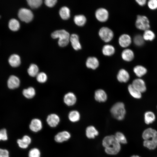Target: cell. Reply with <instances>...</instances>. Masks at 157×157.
Wrapping results in <instances>:
<instances>
[{"mask_svg":"<svg viewBox=\"0 0 157 157\" xmlns=\"http://www.w3.org/2000/svg\"><path fill=\"white\" fill-rule=\"evenodd\" d=\"M126 112L124 105L121 102L116 103L110 109V112L112 116L115 118L119 120L124 119Z\"/></svg>","mask_w":157,"mask_h":157,"instance_id":"277c9868","label":"cell"},{"mask_svg":"<svg viewBox=\"0 0 157 157\" xmlns=\"http://www.w3.org/2000/svg\"><path fill=\"white\" fill-rule=\"evenodd\" d=\"M144 145L150 149H154L157 146V131L151 128L147 129L143 133Z\"/></svg>","mask_w":157,"mask_h":157,"instance_id":"7a4b0ae2","label":"cell"},{"mask_svg":"<svg viewBox=\"0 0 157 157\" xmlns=\"http://www.w3.org/2000/svg\"><path fill=\"white\" fill-rule=\"evenodd\" d=\"M22 93L24 96L28 99L33 98L35 94V90L32 87H30L27 89H24Z\"/></svg>","mask_w":157,"mask_h":157,"instance_id":"f546056e","label":"cell"},{"mask_svg":"<svg viewBox=\"0 0 157 157\" xmlns=\"http://www.w3.org/2000/svg\"><path fill=\"white\" fill-rule=\"evenodd\" d=\"M134 44L138 46L142 45L144 43V40L143 37L140 35H135L133 38Z\"/></svg>","mask_w":157,"mask_h":157,"instance_id":"d590c367","label":"cell"},{"mask_svg":"<svg viewBox=\"0 0 157 157\" xmlns=\"http://www.w3.org/2000/svg\"><path fill=\"white\" fill-rule=\"evenodd\" d=\"M8 62L10 65L13 67H17L21 63L20 57L17 54H14L11 55L9 58Z\"/></svg>","mask_w":157,"mask_h":157,"instance_id":"ffe728a7","label":"cell"},{"mask_svg":"<svg viewBox=\"0 0 157 157\" xmlns=\"http://www.w3.org/2000/svg\"><path fill=\"white\" fill-rule=\"evenodd\" d=\"M8 137L6 130L5 129L0 130V140L5 141L7 140Z\"/></svg>","mask_w":157,"mask_h":157,"instance_id":"ab89813d","label":"cell"},{"mask_svg":"<svg viewBox=\"0 0 157 157\" xmlns=\"http://www.w3.org/2000/svg\"><path fill=\"white\" fill-rule=\"evenodd\" d=\"M131 157H140L137 155H133L131 156Z\"/></svg>","mask_w":157,"mask_h":157,"instance_id":"bcb514c9","label":"cell"},{"mask_svg":"<svg viewBox=\"0 0 157 157\" xmlns=\"http://www.w3.org/2000/svg\"><path fill=\"white\" fill-rule=\"evenodd\" d=\"M18 15L21 21L26 23L31 22L33 18V14L32 11L25 8L20 9L18 12Z\"/></svg>","mask_w":157,"mask_h":157,"instance_id":"52a82bcc","label":"cell"},{"mask_svg":"<svg viewBox=\"0 0 157 157\" xmlns=\"http://www.w3.org/2000/svg\"><path fill=\"white\" fill-rule=\"evenodd\" d=\"M102 52L103 54L106 56H110L114 54L115 49L113 46L110 44H106L103 47Z\"/></svg>","mask_w":157,"mask_h":157,"instance_id":"603a6c76","label":"cell"},{"mask_svg":"<svg viewBox=\"0 0 157 157\" xmlns=\"http://www.w3.org/2000/svg\"><path fill=\"white\" fill-rule=\"evenodd\" d=\"M135 25L138 29L144 31L150 28L149 21L147 17L144 15L137 16Z\"/></svg>","mask_w":157,"mask_h":157,"instance_id":"5b68a950","label":"cell"},{"mask_svg":"<svg viewBox=\"0 0 157 157\" xmlns=\"http://www.w3.org/2000/svg\"><path fill=\"white\" fill-rule=\"evenodd\" d=\"M9 29L14 31H17L20 28V24L18 21L14 18L10 20L8 24Z\"/></svg>","mask_w":157,"mask_h":157,"instance_id":"d4e9b609","label":"cell"},{"mask_svg":"<svg viewBox=\"0 0 157 157\" xmlns=\"http://www.w3.org/2000/svg\"><path fill=\"white\" fill-rule=\"evenodd\" d=\"M142 37L144 40L152 41L155 38V35L152 31L149 29L144 31Z\"/></svg>","mask_w":157,"mask_h":157,"instance_id":"d6a6232c","label":"cell"},{"mask_svg":"<svg viewBox=\"0 0 157 157\" xmlns=\"http://www.w3.org/2000/svg\"><path fill=\"white\" fill-rule=\"evenodd\" d=\"M118 41L120 46L124 48L128 47L131 42V39L130 36L127 34L121 35L119 37Z\"/></svg>","mask_w":157,"mask_h":157,"instance_id":"4fadbf2b","label":"cell"},{"mask_svg":"<svg viewBox=\"0 0 157 157\" xmlns=\"http://www.w3.org/2000/svg\"><path fill=\"white\" fill-rule=\"evenodd\" d=\"M108 15V11L103 8L98 9L95 13V17L97 19L101 22H105L107 20Z\"/></svg>","mask_w":157,"mask_h":157,"instance_id":"ba28073f","label":"cell"},{"mask_svg":"<svg viewBox=\"0 0 157 157\" xmlns=\"http://www.w3.org/2000/svg\"><path fill=\"white\" fill-rule=\"evenodd\" d=\"M70 11L67 7H63L59 11V14L61 18L64 20L68 19L70 17Z\"/></svg>","mask_w":157,"mask_h":157,"instance_id":"f1b7e54d","label":"cell"},{"mask_svg":"<svg viewBox=\"0 0 157 157\" xmlns=\"http://www.w3.org/2000/svg\"><path fill=\"white\" fill-rule=\"evenodd\" d=\"M17 142L19 146L21 148L25 149L27 148L28 145L25 144L22 140V139H18L17 140Z\"/></svg>","mask_w":157,"mask_h":157,"instance_id":"7bdbcfd3","label":"cell"},{"mask_svg":"<svg viewBox=\"0 0 157 157\" xmlns=\"http://www.w3.org/2000/svg\"><path fill=\"white\" fill-rule=\"evenodd\" d=\"M36 76L37 81L40 83H44L47 80V76L44 72L39 73Z\"/></svg>","mask_w":157,"mask_h":157,"instance_id":"74e56055","label":"cell"},{"mask_svg":"<svg viewBox=\"0 0 157 157\" xmlns=\"http://www.w3.org/2000/svg\"><path fill=\"white\" fill-rule=\"evenodd\" d=\"M155 119V116L152 112L148 111L146 112L144 115V122L148 124L152 123Z\"/></svg>","mask_w":157,"mask_h":157,"instance_id":"83f0119b","label":"cell"},{"mask_svg":"<svg viewBox=\"0 0 157 157\" xmlns=\"http://www.w3.org/2000/svg\"><path fill=\"white\" fill-rule=\"evenodd\" d=\"M114 136L116 140L119 143L125 144L127 143L126 138L122 133L117 132Z\"/></svg>","mask_w":157,"mask_h":157,"instance_id":"836d02e7","label":"cell"},{"mask_svg":"<svg viewBox=\"0 0 157 157\" xmlns=\"http://www.w3.org/2000/svg\"><path fill=\"white\" fill-rule=\"evenodd\" d=\"M102 145L105 148V152L110 155L117 154L121 149L120 143L113 135H108L104 138L102 141Z\"/></svg>","mask_w":157,"mask_h":157,"instance_id":"6da1fadb","label":"cell"},{"mask_svg":"<svg viewBox=\"0 0 157 157\" xmlns=\"http://www.w3.org/2000/svg\"><path fill=\"white\" fill-rule=\"evenodd\" d=\"M41 153L40 150L38 148H34L31 149L29 151L28 157H40Z\"/></svg>","mask_w":157,"mask_h":157,"instance_id":"8d00e7d4","label":"cell"},{"mask_svg":"<svg viewBox=\"0 0 157 157\" xmlns=\"http://www.w3.org/2000/svg\"><path fill=\"white\" fill-rule=\"evenodd\" d=\"M95 99L99 102L105 101L107 98V95L104 90L99 89L96 90L94 93Z\"/></svg>","mask_w":157,"mask_h":157,"instance_id":"e0dca14e","label":"cell"},{"mask_svg":"<svg viewBox=\"0 0 157 157\" xmlns=\"http://www.w3.org/2000/svg\"><path fill=\"white\" fill-rule=\"evenodd\" d=\"M98 134V131L93 126H89L86 129V135L87 138L89 139L94 138Z\"/></svg>","mask_w":157,"mask_h":157,"instance_id":"7402d4cb","label":"cell"},{"mask_svg":"<svg viewBox=\"0 0 157 157\" xmlns=\"http://www.w3.org/2000/svg\"><path fill=\"white\" fill-rule=\"evenodd\" d=\"M70 41L73 48L76 50L81 49V46L80 43L78 36L75 34H72L70 37Z\"/></svg>","mask_w":157,"mask_h":157,"instance_id":"d6986e66","label":"cell"},{"mask_svg":"<svg viewBox=\"0 0 157 157\" xmlns=\"http://www.w3.org/2000/svg\"><path fill=\"white\" fill-rule=\"evenodd\" d=\"M46 121L50 126L51 127H55L58 124L60 119L59 116L56 114H51L47 116Z\"/></svg>","mask_w":157,"mask_h":157,"instance_id":"7c38bea8","label":"cell"},{"mask_svg":"<svg viewBox=\"0 0 157 157\" xmlns=\"http://www.w3.org/2000/svg\"><path fill=\"white\" fill-rule=\"evenodd\" d=\"M57 2L56 0H46L44 1L45 4L49 7L53 6Z\"/></svg>","mask_w":157,"mask_h":157,"instance_id":"60d3db41","label":"cell"},{"mask_svg":"<svg viewBox=\"0 0 157 157\" xmlns=\"http://www.w3.org/2000/svg\"><path fill=\"white\" fill-rule=\"evenodd\" d=\"M71 137V134L67 131H63L58 133L54 137L55 141L58 143H62L68 140Z\"/></svg>","mask_w":157,"mask_h":157,"instance_id":"9c48e42d","label":"cell"},{"mask_svg":"<svg viewBox=\"0 0 157 157\" xmlns=\"http://www.w3.org/2000/svg\"><path fill=\"white\" fill-rule=\"evenodd\" d=\"M129 74L128 72L124 69H121L119 71L117 75L118 80L121 82L126 83L129 80Z\"/></svg>","mask_w":157,"mask_h":157,"instance_id":"2e32d148","label":"cell"},{"mask_svg":"<svg viewBox=\"0 0 157 157\" xmlns=\"http://www.w3.org/2000/svg\"><path fill=\"white\" fill-rule=\"evenodd\" d=\"M131 85L141 93L145 92L146 90L145 83L142 79L138 78L135 79L133 81Z\"/></svg>","mask_w":157,"mask_h":157,"instance_id":"30bf717a","label":"cell"},{"mask_svg":"<svg viewBox=\"0 0 157 157\" xmlns=\"http://www.w3.org/2000/svg\"><path fill=\"white\" fill-rule=\"evenodd\" d=\"M121 56L122 58L124 60L129 62L132 60L133 59L134 53L131 49H127L122 51Z\"/></svg>","mask_w":157,"mask_h":157,"instance_id":"44dd1931","label":"cell"},{"mask_svg":"<svg viewBox=\"0 0 157 157\" xmlns=\"http://www.w3.org/2000/svg\"><path fill=\"white\" fill-rule=\"evenodd\" d=\"M22 141L26 144L29 145L31 142V138L28 135H24L22 139Z\"/></svg>","mask_w":157,"mask_h":157,"instance_id":"b9f144b4","label":"cell"},{"mask_svg":"<svg viewBox=\"0 0 157 157\" xmlns=\"http://www.w3.org/2000/svg\"><path fill=\"white\" fill-rule=\"evenodd\" d=\"M76 96L72 92L68 93L64 96V102L68 106H70L74 105L76 103Z\"/></svg>","mask_w":157,"mask_h":157,"instance_id":"9a60e30c","label":"cell"},{"mask_svg":"<svg viewBox=\"0 0 157 157\" xmlns=\"http://www.w3.org/2000/svg\"><path fill=\"white\" fill-rule=\"evenodd\" d=\"M51 36L53 39L59 38L58 44L61 47L67 46L70 40L69 33L64 30L56 31L52 33Z\"/></svg>","mask_w":157,"mask_h":157,"instance_id":"3957f363","label":"cell"},{"mask_svg":"<svg viewBox=\"0 0 157 157\" xmlns=\"http://www.w3.org/2000/svg\"><path fill=\"white\" fill-rule=\"evenodd\" d=\"M74 20L75 24L79 26H84L86 21L85 17L82 15H75L74 17Z\"/></svg>","mask_w":157,"mask_h":157,"instance_id":"484cf974","label":"cell"},{"mask_svg":"<svg viewBox=\"0 0 157 157\" xmlns=\"http://www.w3.org/2000/svg\"><path fill=\"white\" fill-rule=\"evenodd\" d=\"M133 71L137 76L140 77L146 73L147 69L144 67L138 65L134 68Z\"/></svg>","mask_w":157,"mask_h":157,"instance_id":"cb8c5ba5","label":"cell"},{"mask_svg":"<svg viewBox=\"0 0 157 157\" xmlns=\"http://www.w3.org/2000/svg\"><path fill=\"white\" fill-rule=\"evenodd\" d=\"M7 84L9 88L13 89L19 87L20 80L17 77L14 75H11L8 80Z\"/></svg>","mask_w":157,"mask_h":157,"instance_id":"5bb4252c","label":"cell"},{"mask_svg":"<svg viewBox=\"0 0 157 157\" xmlns=\"http://www.w3.org/2000/svg\"><path fill=\"white\" fill-rule=\"evenodd\" d=\"M80 117V115L79 113L76 110L70 111L68 115L69 120L74 122L78 121L79 120Z\"/></svg>","mask_w":157,"mask_h":157,"instance_id":"1f68e13d","label":"cell"},{"mask_svg":"<svg viewBox=\"0 0 157 157\" xmlns=\"http://www.w3.org/2000/svg\"><path fill=\"white\" fill-rule=\"evenodd\" d=\"M99 61L98 59L94 57H88L86 61V65L87 67L93 69H96L99 66Z\"/></svg>","mask_w":157,"mask_h":157,"instance_id":"ac0fdd59","label":"cell"},{"mask_svg":"<svg viewBox=\"0 0 157 157\" xmlns=\"http://www.w3.org/2000/svg\"><path fill=\"white\" fill-rule=\"evenodd\" d=\"M135 1L139 5L141 6L144 5L147 1L146 0H136Z\"/></svg>","mask_w":157,"mask_h":157,"instance_id":"f6af8a7d","label":"cell"},{"mask_svg":"<svg viewBox=\"0 0 157 157\" xmlns=\"http://www.w3.org/2000/svg\"><path fill=\"white\" fill-rule=\"evenodd\" d=\"M99 34L101 39L105 42L110 41L114 35L113 31L109 28L105 27L100 28Z\"/></svg>","mask_w":157,"mask_h":157,"instance_id":"8992f818","label":"cell"},{"mask_svg":"<svg viewBox=\"0 0 157 157\" xmlns=\"http://www.w3.org/2000/svg\"><path fill=\"white\" fill-rule=\"evenodd\" d=\"M148 7L151 9L154 10L157 8V0H150L148 2Z\"/></svg>","mask_w":157,"mask_h":157,"instance_id":"f35d334b","label":"cell"},{"mask_svg":"<svg viewBox=\"0 0 157 157\" xmlns=\"http://www.w3.org/2000/svg\"><path fill=\"white\" fill-rule=\"evenodd\" d=\"M128 90L130 94L134 98L139 99L141 97V93L134 88L131 84L128 86Z\"/></svg>","mask_w":157,"mask_h":157,"instance_id":"4316f807","label":"cell"},{"mask_svg":"<svg viewBox=\"0 0 157 157\" xmlns=\"http://www.w3.org/2000/svg\"><path fill=\"white\" fill-rule=\"evenodd\" d=\"M39 69L38 66L35 64H31L27 70L29 76L31 77L36 76L38 75Z\"/></svg>","mask_w":157,"mask_h":157,"instance_id":"4dcf8cb0","label":"cell"},{"mask_svg":"<svg viewBox=\"0 0 157 157\" xmlns=\"http://www.w3.org/2000/svg\"><path fill=\"white\" fill-rule=\"evenodd\" d=\"M29 127L30 129L33 132H38L41 130L42 128V122L39 119H33L31 121Z\"/></svg>","mask_w":157,"mask_h":157,"instance_id":"8fae6325","label":"cell"},{"mask_svg":"<svg viewBox=\"0 0 157 157\" xmlns=\"http://www.w3.org/2000/svg\"><path fill=\"white\" fill-rule=\"evenodd\" d=\"M28 3L32 8H35L39 7L42 4V0H28Z\"/></svg>","mask_w":157,"mask_h":157,"instance_id":"e575fe53","label":"cell"},{"mask_svg":"<svg viewBox=\"0 0 157 157\" xmlns=\"http://www.w3.org/2000/svg\"><path fill=\"white\" fill-rule=\"evenodd\" d=\"M0 157H9L8 151L5 149H0Z\"/></svg>","mask_w":157,"mask_h":157,"instance_id":"ee69618b","label":"cell"}]
</instances>
